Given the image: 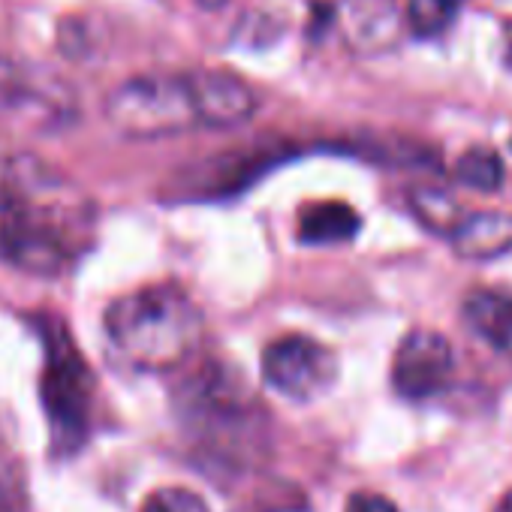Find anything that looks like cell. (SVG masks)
Wrapping results in <instances>:
<instances>
[{
	"label": "cell",
	"mask_w": 512,
	"mask_h": 512,
	"mask_svg": "<svg viewBox=\"0 0 512 512\" xmlns=\"http://www.w3.org/2000/svg\"><path fill=\"white\" fill-rule=\"evenodd\" d=\"M410 208H413V214L428 226V229H434V232H440V235H455L458 232V226L464 223V217L470 214V211H464L449 193H443V190H416L413 196H410Z\"/></svg>",
	"instance_id": "cell-13"
},
{
	"label": "cell",
	"mask_w": 512,
	"mask_h": 512,
	"mask_svg": "<svg viewBox=\"0 0 512 512\" xmlns=\"http://www.w3.org/2000/svg\"><path fill=\"white\" fill-rule=\"evenodd\" d=\"M106 118L130 139H160L202 127L190 73H148L121 82L106 97Z\"/></svg>",
	"instance_id": "cell-4"
},
{
	"label": "cell",
	"mask_w": 512,
	"mask_h": 512,
	"mask_svg": "<svg viewBox=\"0 0 512 512\" xmlns=\"http://www.w3.org/2000/svg\"><path fill=\"white\" fill-rule=\"evenodd\" d=\"M464 320L482 341L512 359V293L479 290L467 296Z\"/></svg>",
	"instance_id": "cell-11"
},
{
	"label": "cell",
	"mask_w": 512,
	"mask_h": 512,
	"mask_svg": "<svg viewBox=\"0 0 512 512\" xmlns=\"http://www.w3.org/2000/svg\"><path fill=\"white\" fill-rule=\"evenodd\" d=\"M344 512H398V506L386 497V494H377V491H356Z\"/></svg>",
	"instance_id": "cell-18"
},
{
	"label": "cell",
	"mask_w": 512,
	"mask_h": 512,
	"mask_svg": "<svg viewBox=\"0 0 512 512\" xmlns=\"http://www.w3.org/2000/svg\"><path fill=\"white\" fill-rule=\"evenodd\" d=\"M503 160L491 148H470L455 160V178L470 190H497L503 184Z\"/></svg>",
	"instance_id": "cell-14"
},
{
	"label": "cell",
	"mask_w": 512,
	"mask_h": 512,
	"mask_svg": "<svg viewBox=\"0 0 512 512\" xmlns=\"http://www.w3.org/2000/svg\"><path fill=\"white\" fill-rule=\"evenodd\" d=\"M509 145H512V142H509Z\"/></svg>",
	"instance_id": "cell-22"
},
{
	"label": "cell",
	"mask_w": 512,
	"mask_h": 512,
	"mask_svg": "<svg viewBox=\"0 0 512 512\" xmlns=\"http://www.w3.org/2000/svg\"><path fill=\"white\" fill-rule=\"evenodd\" d=\"M494 512H512V488L497 500V506H494Z\"/></svg>",
	"instance_id": "cell-20"
},
{
	"label": "cell",
	"mask_w": 512,
	"mask_h": 512,
	"mask_svg": "<svg viewBox=\"0 0 512 512\" xmlns=\"http://www.w3.org/2000/svg\"><path fill=\"white\" fill-rule=\"evenodd\" d=\"M91 196L40 154L0 139V263L58 278L91 250Z\"/></svg>",
	"instance_id": "cell-1"
},
{
	"label": "cell",
	"mask_w": 512,
	"mask_h": 512,
	"mask_svg": "<svg viewBox=\"0 0 512 512\" xmlns=\"http://www.w3.org/2000/svg\"><path fill=\"white\" fill-rule=\"evenodd\" d=\"M37 335L43 341V377L40 398L52 431L55 455H76L91 434L94 413V371L79 353L67 323L52 314L34 317Z\"/></svg>",
	"instance_id": "cell-3"
},
{
	"label": "cell",
	"mask_w": 512,
	"mask_h": 512,
	"mask_svg": "<svg viewBox=\"0 0 512 512\" xmlns=\"http://www.w3.org/2000/svg\"><path fill=\"white\" fill-rule=\"evenodd\" d=\"M103 329L118 356L139 371H172L196 356L205 317L196 302L172 287H142L106 308Z\"/></svg>",
	"instance_id": "cell-2"
},
{
	"label": "cell",
	"mask_w": 512,
	"mask_h": 512,
	"mask_svg": "<svg viewBox=\"0 0 512 512\" xmlns=\"http://www.w3.org/2000/svg\"><path fill=\"white\" fill-rule=\"evenodd\" d=\"M455 371L452 344L431 329H413L395 350L392 386L407 401H425L440 395Z\"/></svg>",
	"instance_id": "cell-7"
},
{
	"label": "cell",
	"mask_w": 512,
	"mask_h": 512,
	"mask_svg": "<svg viewBox=\"0 0 512 512\" xmlns=\"http://www.w3.org/2000/svg\"><path fill=\"white\" fill-rule=\"evenodd\" d=\"M263 380L293 401H314L338 380V356L308 335H284L263 350Z\"/></svg>",
	"instance_id": "cell-6"
},
{
	"label": "cell",
	"mask_w": 512,
	"mask_h": 512,
	"mask_svg": "<svg viewBox=\"0 0 512 512\" xmlns=\"http://www.w3.org/2000/svg\"><path fill=\"white\" fill-rule=\"evenodd\" d=\"M139 512H211L208 503L181 485H169V488H157L145 497Z\"/></svg>",
	"instance_id": "cell-16"
},
{
	"label": "cell",
	"mask_w": 512,
	"mask_h": 512,
	"mask_svg": "<svg viewBox=\"0 0 512 512\" xmlns=\"http://www.w3.org/2000/svg\"><path fill=\"white\" fill-rule=\"evenodd\" d=\"M461 0H410L404 16H407V31L416 37H434L443 34L458 10Z\"/></svg>",
	"instance_id": "cell-15"
},
{
	"label": "cell",
	"mask_w": 512,
	"mask_h": 512,
	"mask_svg": "<svg viewBox=\"0 0 512 512\" xmlns=\"http://www.w3.org/2000/svg\"><path fill=\"white\" fill-rule=\"evenodd\" d=\"M452 247L464 260H494V256L512 253V214L506 211L467 214L458 232L452 235Z\"/></svg>",
	"instance_id": "cell-10"
},
{
	"label": "cell",
	"mask_w": 512,
	"mask_h": 512,
	"mask_svg": "<svg viewBox=\"0 0 512 512\" xmlns=\"http://www.w3.org/2000/svg\"><path fill=\"white\" fill-rule=\"evenodd\" d=\"M503 64L512 70V19L503 22Z\"/></svg>",
	"instance_id": "cell-19"
},
{
	"label": "cell",
	"mask_w": 512,
	"mask_h": 512,
	"mask_svg": "<svg viewBox=\"0 0 512 512\" xmlns=\"http://www.w3.org/2000/svg\"><path fill=\"white\" fill-rule=\"evenodd\" d=\"M73 91L52 73L0 55V115L25 127H61L73 118Z\"/></svg>",
	"instance_id": "cell-5"
},
{
	"label": "cell",
	"mask_w": 512,
	"mask_h": 512,
	"mask_svg": "<svg viewBox=\"0 0 512 512\" xmlns=\"http://www.w3.org/2000/svg\"><path fill=\"white\" fill-rule=\"evenodd\" d=\"M196 4L205 7V10H220V7L226 4V0H196Z\"/></svg>",
	"instance_id": "cell-21"
},
{
	"label": "cell",
	"mask_w": 512,
	"mask_h": 512,
	"mask_svg": "<svg viewBox=\"0 0 512 512\" xmlns=\"http://www.w3.org/2000/svg\"><path fill=\"white\" fill-rule=\"evenodd\" d=\"M359 229H362L359 211L338 199L314 202L299 217V238L305 244H344L356 238Z\"/></svg>",
	"instance_id": "cell-12"
},
{
	"label": "cell",
	"mask_w": 512,
	"mask_h": 512,
	"mask_svg": "<svg viewBox=\"0 0 512 512\" xmlns=\"http://www.w3.org/2000/svg\"><path fill=\"white\" fill-rule=\"evenodd\" d=\"M335 22L341 40L356 55H383L395 49L407 31V16L398 0H341Z\"/></svg>",
	"instance_id": "cell-8"
},
{
	"label": "cell",
	"mask_w": 512,
	"mask_h": 512,
	"mask_svg": "<svg viewBox=\"0 0 512 512\" xmlns=\"http://www.w3.org/2000/svg\"><path fill=\"white\" fill-rule=\"evenodd\" d=\"M190 85L202 127H235L256 112L253 88L229 70H193Z\"/></svg>",
	"instance_id": "cell-9"
},
{
	"label": "cell",
	"mask_w": 512,
	"mask_h": 512,
	"mask_svg": "<svg viewBox=\"0 0 512 512\" xmlns=\"http://www.w3.org/2000/svg\"><path fill=\"white\" fill-rule=\"evenodd\" d=\"M0 512H25V482L13 461L0 458Z\"/></svg>",
	"instance_id": "cell-17"
}]
</instances>
